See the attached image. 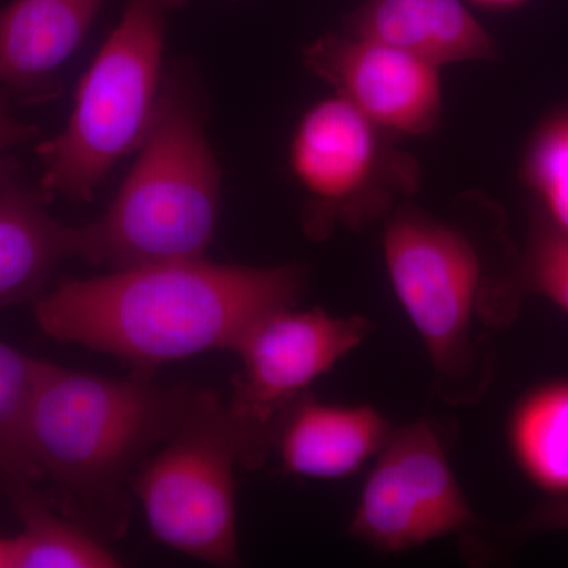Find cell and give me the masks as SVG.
<instances>
[{
    "label": "cell",
    "mask_w": 568,
    "mask_h": 568,
    "mask_svg": "<svg viewBox=\"0 0 568 568\" xmlns=\"http://www.w3.org/2000/svg\"><path fill=\"white\" fill-rule=\"evenodd\" d=\"M347 33L409 52L436 67L484 61L495 41L462 0H365Z\"/></svg>",
    "instance_id": "4fadbf2b"
},
{
    "label": "cell",
    "mask_w": 568,
    "mask_h": 568,
    "mask_svg": "<svg viewBox=\"0 0 568 568\" xmlns=\"http://www.w3.org/2000/svg\"><path fill=\"white\" fill-rule=\"evenodd\" d=\"M521 171L536 211L568 234V112H558L537 126Z\"/></svg>",
    "instance_id": "ac0fdd59"
},
{
    "label": "cell",
    "mask_w": 568,
    "mask_h": 568,
    "mask_svg": "<svg viewBox=\"0 0 568 568\" xmlns=\"http://www.w3.org/2000/svg\"><path fill=\"white\" fill-rule=\"evenodd\" d=\"M189 2L126 0L78 85L62 132L39 145L44 196L91 200L111 168L140 149L162 99L170 20Z\"/></svg>",
    "instance_id": "5b68a950"
},
{
    "label": "cell",
    "mask_w": 568,
    "mask_h": 568,
    "mask_svg": "<svg viewBox=\"0 0 568 568\" xmlns=\"http://www.w3.org/2000/svg\"><path fill=\"white\" fill-rule=\"evenodd\" d=\"M110 207L77 227L78 256L114 268L205 257L222 174L185 85L168 78L151 130Z\"/></svg>",
    "instance_id": "277c9868"
},
{
    "label": "cell",
    "mask_w": 568,
    "mask_h": 568,
    "mask_svg": "<svg viewBox=\"0 0 568 568\" xmlns=\"http://www.w3.org/2000/svg\"><path fill=\"white\" fill-rule=\"evenodd\" d=\"M384 263L428 353L440 402L476 405L497 372L496 332L518 320V264L495 271L462 227L403 209L383 233Z\"/></svg>",
    "instance_id": "7a4b0ae2"
},
{
    "label": "cell",
    "mask_w": 568,
    "mask_h": 568,
    "mask_svg": "<svg viewBox=\"0 0 568 568\" xmlns=\"http://www.w3.org/2000/svg\"><path fill=\"white\" fill-rule=\"evenodd\" d=\"M201 394L144 376L111 379L40 361L26 428L37 474L92 518L121 528L130 474L173 435Z\"/></svg>",
    "instance_id": "3957f363"
},
{
    "label": "cell",
    "mask_w": 568,
    "mask_h": 568,
    "mask_svg": "<svg viewBox=\"0 0 568 568\" xmlns=\"http://www.w3.org/2000/svg\"><path fill=\"white\" fill-rule=\"evenodd\" d=\"M39 136V129L29 123L21 122L11 112V99L7 93L0 92V168L2 159L10 149Z\"/></svg>",
    "instance_id": "44dd1931"
},
{
    "label": "cell",
    "mask_w": 568,
    "mask_h": 568,
    "mask_svg": "<svg viewBox=\"0 0 568 568\" xmlns=\"http://www.w3.org/2000/svg\"><path fill=\"white\" fill-rule=\"evenodd\" d=\"M379 129L335 95L305 112L293 134L291 171L317 205L312 231L327 230L335 219L368 222L384 200L375 189L384 163Z\"/></svg>",
    "instance_id": "9c48e42d"
},
{
    "label": "cell",
    "mask_w": 568,
    "mask_h": 568,
    "mask_svg": "<svg viewBox=\"0 0 568 568\" xmlns=\"http://www.w3.org/2000/svg\"><path fill=\"white\" fill-rule=\"evenodd\" d=\"M392 432L376 407L327 405L305 394L280 420L272 448L291 476L338 480L376 458Z\"/></svg>",
    "instance_id": "7c38bea8"
},
{
    "label": "cell",
    "mask_w": 568,
    "mask_h": 568,
    "mask_svg": "<svg viewBox=\"0 0 568 568\" xmlns=\"http://www.w3.org/2000/svg\"><path fill=\"white\" fill-rule=\"evenodd\" d=\"M515 536L532 537L547 532H568V497H549L538 504L514 528Z\"/></svg>",
    "instance_id": "ffe728a7"
},
{
    "label": "cell",
    "mask_w": 568,
    "mask_h": 568,
    "mask_svg": "<svg viewBox=\"0 0 568 568\" xmlns=\"http://www.w3.org/2000/svg\"><path fill=\"white\" fill-rule=\"evenodd\" d=\"M304 61L383 133L424 136L439 122V67L409 52L343 33L306 47Z\"/></svg>",
    "instance_id": "30bf717a"
},
{
    "label": "cell",
    "mask_w": 568,
    "mask_h": 568,
    "mask_svg": "<svg viewBox=\"0 0 568 568\" xmlns=\"http://www.w3.org/2000/svg\"><path fill=\"white\" fill-rule=\"evenodd\" d=\"M481 521L429 422L394 428L376 455L349 521V536L383 555L447 537L473 536Z\"/></svg>",
    "instance_id": "52a82bcc"
},
{
    "label": "cell",
    "mask_w": 568,
    "mask_h": 568,
    "mask_svg": "<svg viewBox=\"0 0 568 568\" xmlns=\"http://www.w3.org/2000/svg\"><path fill=\"white\" fill-rule=\"evenodd\" d=\"M265 457L230 406L203 390L189 416L134 476L153 537L212 566H237L235 467L256 469Z\"/></svg>",
    "instance_id": "8992f818"
},
{
    "label": "cell",
    "mask_w": 568,
    "mask_h": 568,
    "mask_svg": "<svg viewBox=\"0 0 568 568\" xmlns=\"http://www.w3.org/2000/svg\"><path fill=\"white\" fill-rule=\"evenodd\" d=\"M507 440L530 485L549 497H568V377L545 381L518 399Z\"/></svg>",
    "instance_id": "9a60e30c"
},
{
    "label": "cell",
    "mask_w": 568,
    "mask_h": 568,
    "mask_svg": "<svg viewBox=\"0 0 568 568\" xmlns=\"http://www.w3.org/2000/svg\"><path fill=\"white\" fill-rule=\"evenodd\" d=\"M0 568H17V541H14V537L0 536Z\"/></svg>",
    "instance_id": "7402d4cb"
},
{
    "label": "cell",
    "mask_w": 568,
    "mask_h": 568,
    "mask_svg": "<svg viewBox=\"0 0 568 568\" xmlns=\"http://www.w3.org/2000/svg\"><path fill=\"white\" fill-rule=\"evenodd\" d=\"M44 201L0 168V306L37 301L55 268L78 256L77 227L50 215Z\"/></svg>",
    "instance_id": "5bb4252c"
},
{
    "label": "cell",
    "mask_w": 568,
    "mask_h": 568,
    "mask_svg": "<svg viewBox=\"0 0 568 568\" xmlns=\"http://www.w3.org/2000/svg\"><path fill=\"white\" fill-rule=\"evenodd\" d=\"M39 368V358L0 342V474L3 481L33 484L40 478L26 439Z\"/></svg>",
    "instance_id": "e0dca14e"
},
{
    "label": "cell",
    "mask_w": 568,
    "mask_h": 568,
    "mask_svg": "<svg viewBox=\"0 0 568 568\" xmlns=\"http://www.w3.org/2000/svg\"><path fill=\"white\" fill-rule=\"evenodd\" d=\"M518 282L525 298L538 295L568 316V234L537 211L530 215L526 245L518 253Z\"/></svg>",
    "instance_id": "d6986e66"
},
{
    "label": "cell",
    "mask_w": 568,
    "mask_h": 568,
    "mask_svg": "<svg viewBox=\"0 0 568 568\" xmlns=\"http://www.w3.org/2000/svg\"><path fill=\"white\" fill-rule=\"evenodd\" d=\"M22 530L17 541V568H111L121 560L88 529L59 517L32 488L31 481H6Z\"/></svg>",
    "instance_id": "2e32d148"
},
{
    "label": "cell",
    "mask_w": 568,
    "mask_h": 568,
    "mask_svg": "<svg viewBox=\"0 0 568 568\" xmlns=\"http://www.w3.org/2000/svg\"><path fill=\"white\" fill-rule=\"evenodd\" d=\"M110 0H11L0 7V92L40 103Z\"/></svg>",
    "instance_id": "8fae6325"
},
{
    "label": "cell",
    "mask_w": 568,
    "mask_h": 568,
    "mask_svg": "<svg viewBox=\"0 0 568 568\" xmlns=\"http://www.w3.org/2000/svg\"><path fill=\"white\" fill-rule=\"evenodd\" d=\"M372 328L364 316H334L321 308L290 306L265 317L235 351L244 368L227 405L231 413L268 454L286 410Z\"/></svg>",
    "instance_id": "ba28073f"
},
{
    "label": "cell",
    "mask_w": 568,
    "mask_h": 568,
    "mask_svg": "<svg viewBox=\"0 0 568 568\" xmlns=\"http://www.w3.org/2000/svg\"><path fill=\"white\" fill-rule=\"evenodd\" d=\"M474 2L481 3L485 7H493V9H511V7L523 6L529 0H474Z\"/></svg>",
    "instance_id": "603a6c76"
},
{
    "label": "cell",
    "mask_w": 568,
    "mask_h": 568,
    "mask_svg": "<svg viewBox=\"0 0 568 568\" xmlns=\"http://www.w3.org/2000/svg\"><path fill=\"white\" fill-rule=\"evenodd\" d=\"M306 274L200 260L133 265L69 280L36 301L44 335L115 355L138 368L207 351H237L265 317L297 305Z\"/></svg>",
    "instance_id": "6da1fadb"
}]
</instances>
